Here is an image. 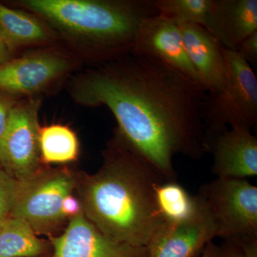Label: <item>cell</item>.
Segmentation results:
<instances>
[{"mask_svg": "<svg viewBox=\"0 0 257 257\" xmlns=\"http://www.w3.org/2000/svg\"><path fill=\"white\" fill-rule=\"evenodd\" d=\"M184 48L206 92L221 90L226 76L223 47L202 25H179Z\"/></svg>", "mask_w": 257, "mask_h": 257, "instance_id": "14", "label": "cell"}, {"mask_svg": "<svg viewBox=\"0 0 257 257\" xmlns=\"http://www.w3.org/2000/svg\"><path fill=\"white\" fill-rule=\"evenodd\" d=\"M47 245L26 221L10 216L0 223V257H39Z\"/></svg>", "mask_w": 257, "mask_h": 257, "instance_id": "15", "label": "cell"}, {"mask_svg": "<svg viewBox=\"0 0 257 257\" xmlns=\"http://www.w3.org/2000/svg\"><path fill=\"white\" fill-rule=\"evenodd\" d=\"M212 0H153L158 14L177 25L195 24L204 26Z\"/></svg>", "mask_w": 257, "mask_h": 257, "instance_id": "19", "label": "cell"}, {"mask_svg": "<svg viewBox=\"0 0 257 257\" xmlns=\"http://www.w3.org/2000/svg\"><path fill=\"white\" fill-rule=\"evenodd\" d=\"M158 210L165 221L179 222L192 219L199 209L196 196H191L177 181H165L155 189Z\"/></svg>", "mask_w": 257, "mask_h": 257, "instance_id": "16", "label": "cell"}, {"mask_svg": "<svg viewBox=\"0 0 257 257\" xmlns=\"http://www.w3.org/2000/svg\"><path fill=\"white\" fill-rule=\"evenodd\" d=\"M204 152L212 155L211 171L219 178L247 179L257 176V137L249 128L235 126L204 130Z\"/></svg>", "mask_w": 257, "mask_h": 257, "instance_id": "8", "label": "cell"}, {"mask_svg": "<svg viewBox=\"0 0 257 257\" xmlns=\"http://www.w3.org/2000/svg\"><path fill=\"white\" fill-rule=\"evenodd\" d=\"M40 155L45 163L64 164L76 160L79 153L77 136L72 130L61 124L40 128Z\"/></svg>", "mask_w": 257, "mask_h": 257, "instance_id": "17", "label": "cell"}, {"mask_svg": "<svg viewBox=\"0 0 257 257\" xmlns=\"http://www.w3.org/2000/svg\"><path fill=\"white\" fill-rule=\"evenodd\" d=\"M132 51L162 61L202 85L184 48L179 25L170 19L159 14L144 19Z\"/></svg>", "mask_w": 257, "mask_h": 257, "instance_id": "9", "label": "cell"}, {"mask_svg": "<svg viewBox=\"0 0 257 257\" xmlns=\"http://www.w3.org/2000/svg\"><path fill=\"white\" fill-rule=\"evenodd\" d=\"M226 65L224 87L207 92L203 101L204 130L221 131L228 126H257V78L251 66L235 51L223 48Z\"/></svg>", "mask_w": 257, "mask_h": 257, "instance_id": "4", "label": "cell"}, {"mask_svg": "<svg viewBox=\"0 0 257 257\" xmlns=\"http://www.w3.org/2000/svg\"><path fill=\"white\" fill-rule=\"evenodd\" d=\"M236 52H238L250 65L256 64L257 31L246 37L239 44Z\"/></svg>", "mask_w": 257, "mask_h": 257, "instance_id": "22", "label": "cell"}, {"mask_svg": "<svg viewBox=\"0 0 257 257\" xmlns=\"http://www.w3.org/2000/svg\"><path fill=\"white\" fill-rule=\"evenodd\" d=\"M37 105L11 107L4 134L0 138V165L18 181L39 171L40 155Z\"/></svg>", "mask_w": 257, "mask_h": 257, "instance_id": "7", "label": "cell"}, {"mask_svg": "<svg viewBox=\"0 0 257 257\" xmlns=\"http://www.w3.org/2000/svg\"><path fill=\"white\" fill-rule=\"evenodd\" d=\"M128 55L88 74L76 88V99L109 108L125 146L167 180L177 181L175 155L197 160L205 154L201 111L207 92L162 61Z\"/></svg>", "mask_w": 257, "mask_h": 257, "instance_id": "1", "label": "cell"}, {"mask_svg": "<svg viewBox=\"0 0 257 257\" xmlns=\"http://www.w3.org/2000/svg\"><path fill=\"white\" fill-rule=\"evenodd\" d=\"M0 39H1V40H4V41H5L4 35H3V32H2V31H1V29H0ZM5 42H6V41H5Z\"/></svg>", "mask_w": 257, "mask_h": 257, "instance_id": "27", "label": "cell"}, {"mask_svg": "<svg viewBox=\"0 0 257 257\" xmlns=\"http://www.w3.org/2000/svg\"><path fill=\"white\" fill-rule=\"evenodd\" d=\"M62 213L66 219L75 217L83 213L82 203L72 194H69L62 202Z\"/></svg>", "mask_w": 257, "mask_h": 257, "instance_id": "23", "label": "cell"}, {"mask_svg": "<svg viewBox=\"0 0 257 257\" xmlns=\"http://www.w3.org/2000/svg\"><path fill=\"white\" fill-rule=\"evenodd\" d=\"M51 241L53 257H148L146 247L118 242L101 234L83 213L70 219L63 234Z\"/></svg>", "mask_w": 257, "mask_h": 257, "instance_id": "10", "label": "cell"}, {"mask_svg": "<svg viewBox=\"0 0 257 257\" xmlns=\"http://www.w3.org/2000/svg\"><path fill=\"white\" fill-rule=\"evenodd\" d=\"M68 62L60 56L38 54L0 64V92L31 94L63 74Z\"/></svg>", "mask_w": 257, "mask_h": 257, "instance_id": "12", "label": "cell"}, {"mask_svg": "<svg viewBox=\"0 0 257 257\" xmlns=\"http://www.w3.org/2000/svg\"><path fill=\"white\" fill-rule=\"evenodd\" d=\"M196 197L210 216L216 237L257 239V187L247 179L216 177Z\"/></svg>", "mask_w": 257, "mask_h": 257, "instance_id": "5", "label": "cell"}, {"mask_svg": "<svg viewBox=\"0 0 257 257\" xmlns=\"http://www.w3.org/2000/svg\"><path fill=\"white\" fill-rule=\"evenodd\" d=\"M218 254H219V248L214 244L212 241H210L204 248V251L201 257H218Z\"/></svg>", "mask_w": 257, "mask_h": 257, "instance_id": "26", "label": "cell"}, {"mask_svg": "<svg viewBox=\"0 0 257 257\" xmlns=\"http://www.w3.org/2000/svg\"><path fill=\"white\" fill-rule=\"evenodd\" d=\"M204 28L226 50L257 31V0H212Z\"/></svg>", "mask_w": 257, "mask_h": 257, "instance_id": "13", "label": "cell"}, {"mask_svg": "<svg viewBox=\"0 0 257 257\" xmlns=\"http://www.w3.org/2000/svg\"><path fill=\"white\" fill-rule=\"evenodd\" d=\"M10 109L11 107L8 105L6 100L0 96V138L6 130L9 119Z\"/></svg>", "mask_w": 257, "mask_h": 257, "instance_id": "24", "label": "cell"}, {"mask_svg": "<svg viewBox=\"0 0 257 257\" xmlns=\"http://www.w3.org/2000/svg\"><path fill=\"white\" fill-rule=\"evenodd\" d=\"M197 200L199 211L192 219L161 224L147 245L148 257H193L216 237L210 216Z\"/></svg>", "mask_w": 257, "mask_h": 257, "instance_id": "11", "label": "cell"}, {"mask_svg": "<svg viewBox=\"0 0 257 257\" xmlns=\"http://www.w3.org/2000/svg\"><path fill=\"white\" fill-rule=\"evenodd\" d=\"M18 189V180L0 168V223L11 216Z\"/></svg>", "mask_w": 257, "mask_h": 257, "instance_id": "20", "label": "cell"}, {"mask_svg": "<svg viewBox=\"0 0 257 257\" xmlns=\"http://www.w3.org/2000/svg\"><path fill=\"white\" fill-rule=\"evenodd\" d=\"M75 187L76 179L68 171H38L18 181L11 216L28 222L36 234H48L66 220L62 202Z\"/></svg>", "mask_w": 257, "mask_h": 257, "instance_id": "6", "label": "cell"}, {"mask_svg": "<svg viewBox=\"0 0 257 257\" xmlns=\"http://www.w3.org/2000/svg\"><path fill=\"white\" fill-rule=\"evenodd\" d=\"M20 4L104 53L132 51L141 22L158 14L153 0H25Z\"/></svg>", "mask_w": 257, "mask_h": 257, "instance_id": "3", "label": "cell"}, {"mask_svg": "<svg viewBox=\"0 0 257 257\" xmlns=\"http://www.w3.org/2000/svg\"><path fill=\"white\" fill-rule=\"evenodd\" d=\"M224 241L218 257H257V239Z\"/></svg>", "mask_w": 257, "mask_h": 257, "instance_id": "21", "label": "cell"}, {"mask_svg": "<svg viewBox=\"0 0 257 257\" xmlns=\"http://www.w3.org/2000/svg\"><path fill=\"white\" fill-rule=\"evenodd\" d=\"M104 162L81 186L83 214L109 239L146 247L164 222L155 189L166 179L119 138L104 152Z\"/></svg>", "mask_w": 257, "mask_h": 257, "instance_id": "2", "label": "cell"}, {"mask_svg": "<svg viewBox=\"0 0 257 257\" xmlns=\"http://www.w3.org/2000/svg\"><path fill=\"white\" fill-rule=\"evenodd\" d=\"M0 168H2V167H1V165H0Z\"/></svg>", "mask_w": 257, "mask_h": 257, "instance_id": "28", "label": "cell"}, {"mask_svg": "<svg viewBox=\"0 0 257 257\" xmlns=\"http://www.w3.org/2000/svg\"><path fill=\"white\" fill-rule=\"evenodd\" d=\"M11 47L6 42L0 39V64L9 61Z\"/></svg>", "mask_w": 257, "mask_h": 257, "instance_id": "25", "label": "cell"}, {"mask_svg": "<svg viewBox=\"0 0 257 257\" xmlns=\"http://www.w3.org/2000/svg\"><path fill=\"white\" fill-rule=\"evenodd\" d=\"M0 29L10 47L42 42L47 37L46 30L36 19L1 3Z\"/></svg>", "mask_w": 257, "mask_h": 257, "instance_id": "18", "label": "cell"}]
</instances>
